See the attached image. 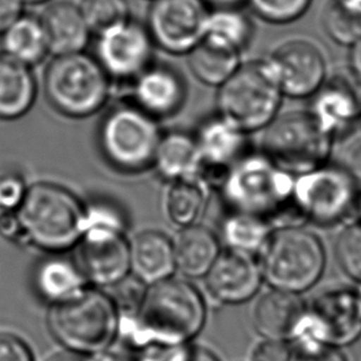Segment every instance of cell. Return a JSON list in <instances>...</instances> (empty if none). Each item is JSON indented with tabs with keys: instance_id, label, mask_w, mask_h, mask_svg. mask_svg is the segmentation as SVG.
I'll list each match as a JSON object with an SVG mask.
<instances>
[{
	"instance_id": "cell-1",
	"label": "cell",
	"mask_w": 361,
	"mask_h": 361,
	"mask_svg": "<svg viewBox=\"0 0 361 361\" xmlns=\"http://www.w3.org/2000/svg\"><path fill=\"white\" fill-rule=\"evenodd\" d=\"M206 302L202 293L185 278L166 279L146 286L136 311L121 318L132 349L178 347L188 344L204 327Z\"/></svg>"
},
{
	"instance_id": "cell-2",
	"label": "cell",
	"mask_w": 361,
	"mask_h": 361,
	"mask_svg": "<svg viewBox=\"0 0 361 361\" xmlns=\"http://www.w3.org/2000/svg\"><path fill=\"white\" fill-rule=\"evenodd\" d=\"M293 183L295 176L263 152H248L231 166L219 189L228 211L262 216L275 231L306 222L293 199Z\"/></svg>"
},
{
	"instance_id": "cell-3",
	"label": "cell",
	"mask_w": 361,
	"mask_h": 361,
	"mask_svg": "<svg viewBox=\"0 0 361 361\" xmlns=\"http://www.w3.org/2000/svg\"><path fill=\"white\" fill-rule=\"evenodd\" d=\"M16 212L25 243L44 253H67L83 237L85 202L56 183L39 181L27 186Z\"/></svg>"
},
{
	"instance_id": "cell-4",
	"label": "cell",
	"mask_w": 361,
	"mask_h": 361,
	"mask_svg": "<svg viewBox=\"0 0 361 361\" xmlns=\"http://www.w3.org/2000/svg\"><path fill=\"white\" fill-rule=\"evenodd\" d=\"M49 326L68 350L102 354L118 337L121 314L111 295L89 286L77 298L51 306Z\"/></svg>"
},
{
	"instance_id": "cell-5",
	"label": "cell",
	"mask_w": 361,
	"mask_h": 361,
	"mask_svg": "<svg viewBox=\"0 0 361 361\" xmlns=\"http://www.w3.org/2000/svg\"><path fill=\"white\" fill-rule=\"evenodd\" d=\"M111 79L93 54L54 56L44 74V92L49 105L69 118L98 114L111 95Z\"/></svg>"
},
{
	"instance_id": "cell-6",
	"label": "cell",
	"mask_w": 361,
	"mask_h": 361,
	"mask_svg": "<svg viewBox=\"0 0 361 361\" xmlns=\"http://www.w3.org/2000/svg\"><path fill=\"white\" fill-rule=\"evenodd\" d=\"M283 94L267 59L242 62L219 87L217 108L222 118L245 133L264 131L280 114Z\"/></svg>"
},
{
	"instance_id": "cell-7",
	"label": "cell",
	"mask_w": 361,
	"mask_h": 361,
	"mask_svg": "<svg viewBox=\"0 0 361 361\" xmlns=\"http://www.w3.org/2000/svg\"><path fill=\"white\" fill-rule=\"evenodd\" d=\"M161 135L157 118L133 103L118 104L99 125V148L115 171L137 174L152 168Z\"/></svg>"
},
{
	"instance_id": "cell-8",
	"label": "cell",
	"mask_w": 361,
	"mask_h": 361,
	"mask_svg": "<svg viewBox=\"0 0 361 361\" xmlns=\"http://www.w3.org/2000/svg\"><path fill=\"white\" fill-rule=\"evenodd\" d=\"M259 257L270 288L298 295L316 285L326 265L321 240L302 227L273 231Z\"/></svg>"
},
{
	"instance_id": "cell-9",
	"label": "cell",
	"mask_w": 361,
	"mask_h": 361,
	"mask_svg": "<svg viewBox=\"0 0 361 361\" xmlns=\"http://www.w3.org/2000/svg\"><path fill=\"white\" fill-rule=\"evenodd\" d=\"M332 137L310 111L279 114L263 131L262 151L270 161L293 176L324 166Z\"/></svg>"
},
{
	"instance_id": "cell-10",
	"label": "cell",
	"mask_w": 361,
	"mask_h": 361,
	"mask_svg": "<svg viewBox=\"0 0 361 361\" xmlns=\"http://www.w3.org/2000/svg\"><path fill=\"white\" fill-rule=\"evenodd\" d=\"M293 199L306 221L334 225L345 219L354 207L357 186L348 171L324 164L295 176Z\"/></svg>"
},
{
	"instance_id": "cell-11",
	"label": "cell",
	"mask_w": 361,
	"mask_h": 361,
	"mask_svg": "<svg viewBox=\"0 0 361 361\" xmlns=\"http://www.w3.org/2000/svg\"><path fill=\"white\" fill-rule=\"evenodd\" d=\"M361 333V305L357 293L329 290L306 307L295 343H318L341 347L354 342Z\"/></svg>"
},
{
	"instance_id": "cell-12",
	"label": "cell",
	"mask_w": 361,
	"mask_h": 361,
	"mask_svg": "<svg viewBox=\"0 0 361 361\" xmlns=\"http://www.w3.org/2000/svg\"><path fill=\"white\" fill-rule=\"evenodd\" d=\"M95 36L94 57L111 82H133L154 62L156 44L145 23L123 20Z\"/></svg>"
},
{
	"instance_id": "cell-13",
	"label": "cell",
	"mask_w": 361,
	"mask_h": 361,
	"mask_svg": "<svg viewBox=\"0 0 361 361\" xmlns=\"http://www.w3.org/2000/svg\"><path fill=\"white\" fill-rule=\"evenodd\" d=\"M146 25L157 49L186 56L204 39L210 8L202 0H149Z\"/></svg>"
},
{
	"instance_id": "cell-14",
	"label": "cell",
	"mask_w": 361,
	"mask_h": 361,
	"mask_svg": "<svg viewBox=\"0 0 361 361\" xmlns=\"http://www.w3.org/2000/svg\"><path fill=\"white\" fill-rule=\"evenodd\" d=\"M265 59L283 97H312L326 82L327 61L322 49L305 36L283 39Z\"/></svg>"
},
{
	"instance_id": "cell-15",
	"label": "cell",
	"mask_w": 361,
	"mask_h": 361,
	"mask_svg": "<svg viewBox=\"0 0 361 361\" xmlns=\"http://www.w3.org/2000/svg\"><path fill=\"white\" fill-rule=\"evenodd\" d=\"M194 135L202 161L199 176L219 189L231 166L248 153L249 135L220 114L201 122Z\"/></svg>"
},
{
	"instance_id": "cell-16",
	"label": "cell",
	"mask_w": 361,
	"mask_h": 361,
	"mask_svg": "<svg viewBox=\"0 0 361 361\" xmlns=\"http://www.w3.org/2000/svg\"><path fill=\"white\" fill-rule=\"evenodd\" d=\"M204 279L211 298L224 305H240L252 300L264 281L255 255L231 249L221 252Z\"/></svg>"
},
{
	"instance_id": "cell-17",
	"label": "cell",
	"mask_w": 361,
	"mask_h": 361,
	"mask_svg": "<svg viewBox=\"0 0 361 361\" xmlns=\"http://www.w3.org/2000/svg\"><path fill=\"white\" fill-rule=\"evenodd\" d=\"M186 94L183 74L171 64L154 61L132 82L131 103L159 121L180 111Z\"/></svg>"
},
{
	"instance_id": "cell-18",
	"label": "cell",
	"mask_w": 361,
	"mask_h": 361,
	"mask_svg": "<svg viewBox=\"0 0 361 361\" xmlns=\"http://www.w3.org/2000/svg\"><path fill=\"white\" fill-rule=\"evenodd\" d=\"M79 267L93 288H116L131 274L130 242L126 235L83 238L80 240Z\"/></svg>"
},
{
	"instance_id": "cell-19",
	"label": "cell",
	"mask_w": 361,
	"mask_h": 361,
	"mask_svg": "<svg viewBox=\"0 0 361 361\" xmlns=\"http://www.w3.org/2000/svg\"><path fill=\"white\" fill-rule=\"evenodd\" d=\"M307 305L298 293L271 288L260 296L252 312L255 331L265 339L293 341L298 336Z\"/></svg>"
},
{
	"instance_id": "cell-20",
	"label": "cell",
	"mask_w": 361,
	"mask_h": 361,
	"mask_svg": "<svg viewBox=\"0 0 361 361\" xmlns=\"http://www.w3.org/2000/svg\"><path fill=\"white\" fill-rule=\"evenodd\" d=\"M39 18L52 57L84 52L94 36L78 3L71 0H54Z\"/></svg>"
},
{
	"instance_id": "cell-21",
	"label": "cell",
	"mask_w": 361,
	"mask_h": 361,
	"mask_svg": "<svg viewBox=\"0 0 361 361\" xmlns=\"http://www.w3.org/2000/svg\"><path fill=\"white\" fill-rule=\"evenodd\" d=\"M34 286L44 302L54 306L77 298L90 285L77 260L54 253L35 269Z\"/></svg>"
},
{
	"instance_id": "cell-22",
	"label": "cell",
	"mask_w": 361,
	"mask_h": 361,
	"mask_svg": "<svg viewBox=\"0 0 361 361\" xmlns=\"http://www.w3.org/2000/svg\"><path fill=\"white\" fill-rule=\"evenodd\" d=\"M131 273L145 286L171 278L176 271L173 240L157 230L143 231L130 242Z\"/></svg>"
},
{
	"instance_id": "cell-23",
	"label": "cell",
	"mask_w": 361,
	"mask_h": 361,
	"mask_svg": "<svg viewBox=\"0 0 361 361\" xmlns=\"http://www.w3.org/2000/svg\"><path fill=\"white\" fill-rule=\"evenodd\" d=\"M39 85L32 68L0 51V121H15L34 106Z\"/></svg>"
},
{
	"instance_id": "cell-24",
	"label": "cell",
	"mask_w": 361,
	"mask_h": 361,
	"mask_svg": "<svg viewBox=\"0 0 361 361\" xmlns=\"http://www.w3.org/2000/svg\"><path fill=\"white\" fill-rule=\"evenodd\" d=\"M220 238L205 226L180 228L173 238L176 269L185 279L205 278L221 252Z\"/></svg>"
},
{
	"instance_id": "cell-25",
	"label": "cell",
	"mask_w": 361,
	"mask_h": 361,
	"mask_svg": "<svg viewBox=\"0 0 361 361\" xmlns=\"http://www.w3.org/2000/svg\"><path fill=\"white\" fill-rule=\"evenodd\" d=\"M152 168L168 183L200 176L202 161L195 135L184 131L163 133Z\"/></svg>"
},
{
	"instance_id": "cell-26",
	"label": "cell",
	"mask_w": 361,
	"mask_h": 361,
	"mask_svg": "<svg viewBox=\"0 0 361 361\" xmlns=\"http://www.w3.org/2000/svg\"><path fill=\"white\" fill-rule=\"evenodd\" d=\"M312 98V105L308 111L331 137L345 131L357 120V98L344 82L323 83Z\"/></svg>"
},
{
	"instance_id": "cell-27",
	"label": "cell",
	"mask_w": 361,
	"mask_h": 361,
	"mask_svg": "<svg viewBox=\"0 0 361 361\" xmlns=\"http://www.w3.org/2000/svg\"><path fill=\"white\" fill-rule=\"evenodd\" d=\"M211 186L201 176L171 181L163 209L171 225L184 228L199 224L210 200Z\"/></svg>"
},
{
	"instance_id": "cell-28",
	"label": "cell",
	"mask_w": 361,
	"mask_h": 361,
	"mask_svg": "<svg viewBox=\"0 0 361 361\" xmlns=\"http://www.w3.org/2000/svg\"><path fill=\"white\" fill-rule=\"evenodd\" d=\"M254 34L253 20L242 8L210 9L202 41L235 54H243L252 44Z\"/></svg>"
},
{
	"instance_id": "cell-29",
	"label": "cell",
	"mask_w": 361,
	"mask_h": 361,
	"mask_svg": "<svg viewBox=\"0 0 361 361\" xmlns=\"http://www.w3.org/2000/svg\"><path fill=\"white\" fill-rule=\"evenodd\" d=\"M1 52L29 67L44 62L49 54V39L42 20L23 14L0 36Z\"/></svg>"
},
{
	"instance_id": "cell-30",
	"label": "cell",
	"mask_w": 361,
	"mask_h": 361,
	"mask_svg": "<svg viewBox=\"0 0 361 361\" xmlns=\"http://www.w3.org/2000/svg\"><path fill=\"white\" fill-rule=\"evenodd\" d=\"M273 233L271 226L262 216L228 211L221 224V240L227 249L240 253L260 254Z\"/></svg>"
},
{
	"instance_id": "cell-31",
	"label": "cell",
	"mask_w": 361,
	"mask_h": 361,
	"mask_svg": "<svg viewBox=\"0 0 361 361\" xmlns=\"http://www.w3.org/2000/svg\"><path fill=\"white\" fill-rule=\"evenodd\" d=\"M186 57L192 75L200 83L216 88L225 83L243 62L242 54L220 49L206 41H201Z\"/></svg>"
},
{
	"instance_id": "cell-32",
	"label": "cell",
	"mask_w": 361,
	"mask_h": 361,
	"mask_svg": "<svg viewBox=\"0 0 361 361\" xmlns=\"http://www.w3.org/2000/svg\"><path fill=\"white\" fill-rule=\"evenodd\" d=\"M321 25L334 44L350 47L361 39V6L347 0H328Z\"/></svg>"
},
{
	"instance_id": "cell-33",
	"label": "cell",
	"mask_w": 361,
	"mask_h": 361,
	"mask_svg": "<svg viewBox=\"0 0 361 361\" xmlns=\"http://www.w3.org/2000/svg\"><path fill=\"white\" fill-rule=\"evenodd\" d=\"M127 220L121 206L106 199L85 204L83 238L126 235Z\"/></svg>"
},
{
	"instance_id": "cell-34",
	"label": "cell",
	"mask_w": 361,
	"mask_h": 361,
	"mask_svg": "<svg viewBox=\"0 0 361 361\" xmlns=\"http://www.w3.org/2000/svg\"><path fill=\"white\" fill-rule=\"evenodd\" d=\"M245 4L267 24L288 25L302 19L311 9L313 0H247Z\"/></svg>"
},
{
	"instance_id": "cell-35",
	"label": "cell",
	"mask_w": 361,
	"mask_h": 361,
	"mask_svg": "<svg viewBox=\"0 0 361 361\" xmlns=\"http://www.w3.org/2000/svg\"><path fill=\"white\" fill-rule=\"evenodd\" d=\"M78 5L93 35L132 18L130 0H80Z\"/></svg>"
},
{
	"instance_id": "cell-36",
	"label": "cell",
	"mask_w": 361,
	"mask_h": 361,
	"mask_svg": "<svg viewBox=\"0 0 361 361\" xmlns=\"http://www.w3.org/2000/svg\"><path fill=\"white\" fill-rule=\"evenodd\" d=\"M336 255L343 270L361 283V225L343 231L336 244Z\"/></svg>"
},
{
	"instance_id": "cell-37",
	"label": "cell",
	"mask_w": 361,
	"mask_h": 361,
	"mask_svg": "<svg viewBox=\"0 0 361 361\" xmlns=\"http://www.w3.org/2000/svg\"><path fill=\"white\" fill-rule=\"evenodd\" d=\"M27 185L16 174L0 176V210L16 211L24 200Z\"/></svg>"
},
{
	"instance_id": "cell-38",
	"label": "cell",
	"mask_w": 361,
	"mask_h": 361,
	"mask_svg": "<svg viewBox=\"0 0 361 361\" xmlns=\"http://www.w3.org/2000/svg\"><path fill=\"white\" fill-rule=\"evenodd\" d=\"M296 350L290 361H347L334 347L318 343H295Z\"/></svg>"
},
{
	"instance_id": "cell-39",
	"label": "cell",
	"mask_w": 361,
	"mask_h": 361,
	"mask_svg": "<svg viewBox=\"0 0 361 361\" xmlns=\"http://www.w3.org/2000/svg\"><path fill=\"white\" fill-rule=\"evenodd\" d=\"M291 354L288 343L276 339H265L253 348L250 361H290Z\"/></svg>"
},
{
	"instance_id": "cell-40",
	"label": "cell",
	"mask_w": 361,
	"mask_h": 361,
	"mask_svg": "<svg viewBox=\"0 0 361 361\" xmlns=\"http://www.w3.org/2000/svg\"><path fill=\"white\" fill-rule=\"evenodd\" d=\"M0 361H34V357L23 339L0 332Z\"/></svg>"
},
{
	"instance_id": "cell-41",
	"label": "cell",
	"mask_w": 361,
	"mask_h": 361,
	"mask_svg": "<svg viewBox=\"0 0 361 361\" xmlns=\"http://www.w3.org/2000/svg\"><path fill=\"white\" fill-rule=\"evenodd\" d=\"M0 238L25 243L24 232L16 211L0 210Z\"/></svg>"
},
{
	"instance_id": "cell-42",
	"label": "cell",
	"mask_w": 361,
	"mask_h": 361,
	"mask_svg": "<svg viewBox=\"0 0 361 361\" xmlns=\"http://www.w3.org/2000/svg\"><path fill=\"white\" fill-rule=\"evenodd\" d=\"M21 0H0V36L24 14Z\"/></svg>"
},
{
	"instance_id": "cell-43",
	"label": "cell",
	"mask_w": 361,
	"mask_h": 361,
	"mask_svg": "<svg viewBox=\"0 0 361 361\" xmlns=\"http://www.w3.org/2000/svg\"><path fill=\"white\" fill-rule=\"evenodd\" d=\"M349 49H350V54H349L350 68H352L355 78L361 83V39L350 46Z\"/></svg>"
},
{
	"instance_id": "cell-44",
	"label": "cell",
	"mask_w": 361,
	"mask_h": 361,
	"mask_svg": "<svg viewBox=\"0 0 361 361\" xmlns=\"http://www.w3.org/2000/svg\"><path fill=\"white\" fill-rule=\"evenodd\" d=\"M210 9L222 8H242L247 0H202Z\"/></svg>"
},
{
	"instance_id": "cell-45",
	"label": "cell",
	"mask_w": 361,
	"mask_h": 361,
	"mask_svg": "<svg viewBox=\"0 0 361 361\" xmlns=\"http://www.w3.org/2000/svg\"><path fill=\"white\" fill-rule=\"evenodd\" d=\"M46 361H90L87 360L85 357H82V354L79 353L72 352H61L54 354L52 357H49Z\"/></svg>"
},
{
	"instance_id": "cell-46",
	"label": "cell",
	"mask_w": 361,
	"mask_h": 361,
	"mask_svg": "<svg viewBox=\"0 0 361 361\" xmlns=\"http://www.w3.org/2000/svg\"><path fill=\"white\" fill-rule=\"evenodd\" d=\"M25 5H47L54 0H21Z\"/></svg>"
},
{
	"instance_id": "cell-47",
	"label": "cell",
	"mask_w": 361,
	"mask_h": 361,
	"mask_svg": "<svg viewBox=\"0 0 361 361\" xmlns=\"http://www.w3.org/2000/svg\"><path fill=\"white\" fill-rule=\"evenodd\" d=\"M349 3H352V4L357 5V6H361V0H347Z\"/></svg>"
},
{
	"instance_id": "cell-48",
	"label": "cell",
	"mask_w": 361,
	"mask_h": 361,
	"mask_svg": "<svg viewBox=\"0 0 361 361\" xmlns=\"http://www.w3.org/2000/svg\"><path fill=\"white\" fill-rule=\"evenodd\" d=\"M357 298H359V302H360L361 305V286L359 288V290L357 291Z\"/></svg>"
},
{
	"instance_id": "cell-49",
	"label": "cell",
	"mask_w": 361,
	"mask_h": 361,
	"mask_svg": "<svg viewBox=\"0 0 361 361\" xmlns=\"http://www.w3.org/2000/svg\"><path fill=\"white\" fill-rule=\"evenodd\" d=\"M360 216H361V199H360Z\"/></svg>"
}]
</instances>
